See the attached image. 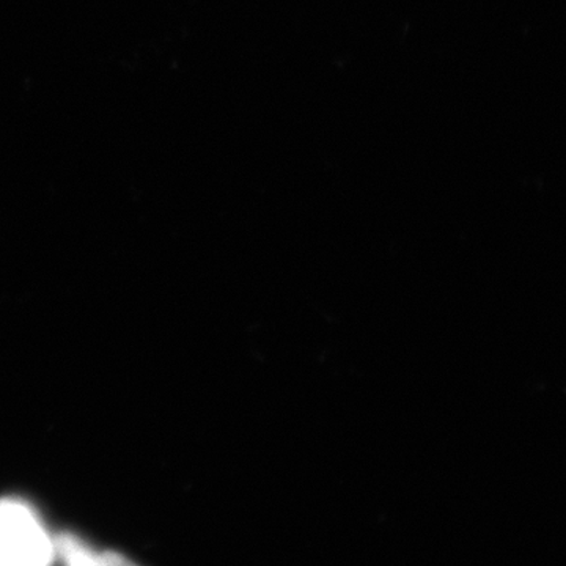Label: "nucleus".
<instances>
[{
  "instance_id": "1",
  "label": "nucleus",
  "mask_w": 566,
  "mask_h": 566,
  "mask_svg": "<svg viewBox=\"0 0 566 566\" xmlns=\"http://www.w3.org/2000/svg\"><path fill=\"white\" fill-rule=\"evenodd\" d=\"M0 536L31 554L40 566L54 564V538L39 515L24 502L0 499Z\"/></svg>"
},
{
  "instance_id": "3",
  "label": "nucleus",
  "mask_w": 566,
  "mask_h": 566,
  "mask_svg": "<svg viewBox=\"0 0 566 566\" xmlns=\"http://www.w3.org/2000/svg\"><path fill=\"white\" fill-rule=\"evenodd\" d=\"M0 566H40L31 554L0 536Z\"/></svg>"
},
{
  "instance_id": "4",
  "label": "nucleus",
  "mask_w": 566,
  "mask_h": 566,
  "mask_svg": "<svg viewBox=\"0 0 566 566\" xmlns=\"http://www.w3.org/2000/svg\"><path fill=\"white\" fill-rule=\"evenodd\" d=\"M102 566H139L134 564L122 554L114 553V551H104L102 553Z\"/></svg>"
},
{
  "instance_id": "2",
  "label": "nucleus",
  "mask_w": 566,
  "mask_h": 566,
  "mask_svg": "<svg viewBox=\"0 0 566 566\" xmlns=\"http://www.w3.org/2000/svg\"><path fill=\"white\" fill-rule=\"evenodd\" d=\"M55 558H61L63 566H102V553H96L91 545L74 534H61L54 538Z\"/></svg>"
}]
</instances>
